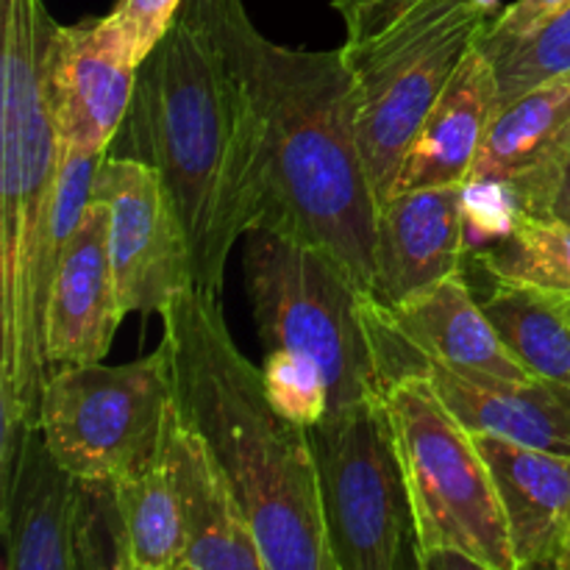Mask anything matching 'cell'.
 Here are the masks:
<instances>
[{"mask_svg": "<svg viewBox=\"0 0 570 570\" xmlns=\"http://www.w3.org/2000/svg\"><path fill=\"white\" fill-rule=\"evenodd\" d=\"M161 323L178 417L237 490L265 570H337L306 429L273 406L262 367L237 348L217 298L184 289Z\"/></svg>", "mask_w": 570, "mask_h": 570, "instance_id": "3957f363", "label": "cell"}, {"mask_svg": "<svg viewBox=\"0 0 570 570\" xmlns=\"http://www.w3.org/2000/svg\"><path fill=\"white\" fill-rule=\"evenodd\" d=\"M499 104L495 67L476 45L412 137L390 195L465 184L482 154Z\"/></svg>", "mask_w": 570, "mask_h": 570, "instance_id": "d6986e66", "label": "cell"}, {"mask_svg": "<svg viewBox=\"0 0 570 570\" xmlns=\"http://www.w3.org/2000/svg\"><path fill=\"white\" fill-rule=\"evenodd\" d=\"M465 184L395 193L379 204L371 298L395 306L465 273Z\"/></svg>", "mask_w": 570, "mask_h": 570, "instance_id": "9a60e30c", "label": "cell"}, {"mask_svg": "<svg viewBox=\"0 0 570 570\" xmlns=\"http://www.w3.org/2000/svg\"><path fill=\"white\" fill-rule=\"evenodd\" d=\"M554 568H570V512L566 518V527H562V540H560V551H557Z\"/></svg>", "mask_w": 570, "mask_h": 570, "instance_id": "f1b7e54d", "label": "cell"}, {"mask_svg": "<svg viewBox=\"0 0 570 570\" xmlns=\"http://www.w3.org/2000/svg\"><path fill=\"white\" fill-rule=\"evenodd\" d=\"M493 471L518 570L554 568L570 512V456L476 434Z\"/></svg>", "mask_w": 570, "mask_h": 570, "instance_id": "ffe728a7", "label": "cell"}, {"mask_svg": "<svg viewBox=\"0 0 570 570\" xmlns=\"http://www.w3.org/2000/svg\"><path fill=\"white\" fill-rule=\"evenodd\" d=\"M3 6V156H0V438L37 426L50 376L45 351L61 137L48 95L59 22L42 0Z\"/></svg>", "mask_w": 570, "mask_h": 570, "instance_id": "277c9868", "label": "cell"}, {"mask_svg": "<svg viewBox=\"0 0 570 570\" xmlns=\"http://www.w3.org/2000/svg\"><path fill=\"white\" fill-rule=\"evenodd\" d=\"M262 376H265L273 406L287 421L306 429L332 412L326 376H323L315 362L289 354V351H265Z\"/></svg>", "mask_w": 570, "mask_h": 570, "instance_id": "d4e9b609", "label": "cell"}, {"mask_svg": "<svg viewBox=\"0 0 570 570\" xmlns=\"http://www.w3.org/2000/svg\"><path fill=\"white\" fill-rule=\"evenodd\" d=\"M415 507L421 560L454 549L482 570H518L493 471L423 373L395 379L384 393Z\"/></svg>", "mask_w": 570, "mask_h": 570, "instance_id": "ba28073f", "label": "cell"}, {"mask_svg": "<svg viewBox=\"0 0 570 570\" xmlns=\"http://www.w3.org/2000/svg\"><path fill=\"white\" fill-rule=\"evenodd\" d=\"M554 215H560V217H566V220H570V195H566V193H560L557 195V200H554Z\"/></svg>", "mask_w": 570, "mask_h": 570, "instance_id": "f546056e", "label": "cell"}, {"mask_svg": "<svg viewBox=\"0 0 570 570\" xmlns=\"http://www.w3.org/2000/svg\"><path fill=\"white\" fill-rule=\"evenodd\" d=\"M106 154L159 173L187 232L195 289L220 298L228 256L265 217V128L243 72L195 0L137 70Z\"/></svg>", "mask_w": 570, "mask_h": 570, "instance_id": "6da1fadb", "label": "cell"}, {"mask_svg": "<svg viewBox=\"0 0 570 570\" xmlns=\"http://www.w3.org/2000/svg\"><path fill=\"white\" fill-rule=\"evenodd\" d=\"M499 78V106L570 72V0L523 37L484 50Z\"/></svg>", "mask_w": 570, "mask_h": 570, "instance_id": "cb8c5ba5", "label": "cell"}, {"mask_svg": "<svg viewBox=\"0 0 570 570\" xmlns=\"http://www.w3.org/2000/svg\"><path fill=\"white\" fill-rule=\"evenodd\" d=\"M337 570H421L410 482L384 395L306 426Z\"/></svg>", "mask_w": 570, "mask_h": 570, "instance_id": "52a82bcc", "label": "cell"}, {"mask_svg": "<svg viewBox=\"0 0 570 570\" xmlns=\"http://www.w3.org/2000/svg\"><path fill=\"white\" fill-rule=\"evenodd\" d=\"M243 276L262 348L315 362L326 376L332 412L387 393L367 321L371 295L337 256L256 226L245 234Z\"/></svg>", "mask_w": 570, "mask_h": 570, "instance_id": "5b68a950", "label": "cell"}, {"mask_svg": "<svg viewBox=\"0 0 570 570\" xmlns=\"http://www.w3.org/2000/svg\"><path fill=\"white\" fill-rule=\"evenodd\" d=\"M570 165V72L499 106L465 181L468 200L499 204V234L518 215H549Z\"/></svg>", "mask_w": 570, "mask_h": 570, "instance_id": "7c38bea8", "label": "cell"}, {"mask_svg": "<svg viewBox=\"0 0 570 570\" xmlns=\"http://www.w3.org/2000/svg\"><path fill=\"white\" fill-rule=\"evenodd\" d=\"M490 323L532 376L570 387V301L518 284H495L482 301Z\"/></svg>", "mask_w": 570, "mask_h": 570, "instance_id": "44dd1931", "label": "cell"}, {"mask_svg": "<svg viewBox=\"0 0 570 570\" xmlns=\"http://www.w3.org/2000/svg\"><path fill=\"white\" fill-rule=\"evenodd\" d=\"M560 193L570 195V165H568V170H566V178H562V189H560Z\"/></svg>", "mask_w": 570, "mask_h": 570, "instance_id": "4dcf8cb0", "label": "cell"}, {"mask_svg": "<svg viewBox=\"0 0 570 570\" xmlns=\"http://www.w3.org/2000/svg\"><path fill=\"white\" fill-rule=\"evenodd\" d=\"M115 267L109 254V209L100 198L83 212L67 239L45 309V351L50 371L61 365L104 362L122 323Z\"/></svg>", "mask_w": 570, "mask_h": 570, "instance_id": "2e32d148", "label": "cell"}, {"mask_svg": "<svg viewBox=\"0 0 570 570\" xmlns=\"http://www.w3.org/2000/svg\"><path fill=\"white\" fill-rule=\"evenodd\" d=\"M184 3L187 0H117L106 20L117 28L134 61L142 65L178 20Z\"/></svg>", "mask_w": 570, "mask_h": 570, "instance_id": "484cf974", "label": "cell"}, {"mask_svg": "<svg viewBox=\"0 0 570 570\" xmlns=\"http://www.w3.org/2000/svg\"><path fill=\"white\" fill-rule=\"evenodd\" d=\"M0 527L6 570H131L117 482L67 471L39 423L0 438Z\"/></svg>", "mask_w": 570, "mask_h": 570, "instance_id": "9c48e42d", "label": "cell"}, {"mask_svg": "<svg viewBox=\"0 0 570 570\" xmlns=\"http://www.w3.org/2000/svg\"><path fill=\"white\" fill-rule=\"evenodd\" d=\"M566 3L568 0H515V3L507 6L501 14H495L493 20H490L488 31L479 39V48L495 50L501 48V45L512 42V39L523 37V33L532 31L534 26H540L546 17H551Z\"/></svg>", "mask_w": 570, "mask_h": 570, "instance_id": "83f0119b", "label": "cell"}, {"mask_svg": "<svg viewBox=\"0 0 570 570\" xmlns=\"http://www.w3.org/2000/svg\"><path fill=\"white\" fill-rule=\"evenodd\" d=\"M367 321L387 387L429 362L493 376H532L499 337L484 306L473 298L465 273L395 306L367 298Z\"/></svg>", "mask_w": 570, "mask_h": 570, "instance_id": "4fadbf2b", "label": "cell"}, {"mask_svg": "<svg viewBox=\"0 0 570 570\" xmlns=\"http://www.w3.org/2000/svg\"><path fill=\"white\" fill-rule=\"evenodd\" d=\"M137 70L131 50L106 14L56 28L48 95L61 145L106 154L131 106Z\"/></svg>", "mask_w": 570, "mask_h": 570, "instance_id": "5bb4252c", "label": "cell"}, {"mask_svg": "<svg viewBox=\"0 0 570 570\" xmlns=\"http://www.w3.org/2000/svg\"><path fill=\"white\" fill-rule=\"evenodd\" d=\"M415 373L434 384L451 415L471 434L570 456V387L538 376H493L432 362Z\"/></svg>", "mask_w": 570, "mask_h": 570, "instance_id": "ac0fdd59", "label": "cell"}, {"mask_svg": "<svg viewBox=\"0 0 570 570\" xmlns=\"http://www.w3.org/2000/svg\"><path fill=\"white\" fill-rule=\"evenodd\" d=\"M479 262L495 284L534 287L570 301V220L554 212H523L482 245Z\"/></svg>", "mask_w": 570, "mask_h": 570, "instance_id": "603a6c76", "label": "cell"}, {"mask_svg": "<svg viewBox=\"0 0 570 570\" xmlns=\"http://www.w3.org/2000/svg\"><path fill=\"white\" fill-rule=\"evenodd\" d=\"M167 454L178 488L184 554L178 570H265L254 523L204 440L181 423L173 401Z\"/></svg>", "mask_w": 570, "mask_h": 570, "instance_id": "e0dca14e", "label": "cell"}, {"mask_svg": "<svg viewBox=\"0 0 570 570\" xmlns=\"http://www.w3.org/2000/svg\"><path fill=\"white\" fill-rule=\"evenodd\" d=\"M243 72L265 128V217L337 256L373 293L379 195L356 134L354 81L340 50L271 42L243 0H195Z\"/></svg>", "mask_w": 570, "mask_h": 570, "instance_id": "7a4b0ae2", "label": "cell"}, {"mask_svg": "<svg viewBox=\"0 0 570 570\" xmlns=\"http://www.w3.org/2000/svg\"><path fill=\"white\" fill-rule=\"evenodd\" d=\"M95 198L109 209V254L126 315H154L195 287L187 232L159 173L139 159L106 154Z\"/></svg>", "mask_w": 570, "mask_h": 570, "instance_id": "8fae6325", "label": "cell"}, {"mask_svg": "<svg viewBox=\"0 0 570 570\" xmlns=\"http://www.w3.org/2000/svg\"><path fill=\"white\" fill-rule=\"evenodd\" d=\"M490 26L488 0H421L379 37L343 45L356 134L379 204L429 111Z\"/></svg>", "mask_w": 570, "mask_h": 570, "instance_id": "8992f818", "label": "cell"}, {"mask_svg": "<svg viewBox=\"0 0 570 570\" xmlns=\"http://www.w3.org/2000/svg\"><path fill=\"white\" fill-rule=\"evenodd\" d=\"M421 0H332L337 14L343 17L348 45L367 42V39L379 37L387 31L390 26L410 14Z\"/></svg>", "mask_w": 570, "mask_h": 570, "instance_id": "4316f807", "label": "cell"}, {"mask_svg": "<svg viewBox=\"0 0 570 570\" xmlns=\"http://www.w3.org/2000/svg\"><path fill=\"white\" fill-rule=\"evenodd\" d=\"M117 493H120L122 527H126L128 568L178 570L184 554V523L170 454H167V429L156 460L142 471L120 479Z\"/></svg>", "mask_w": 570, "mask_h": 570, "instance_id": "7402d4cb", "label": "cell"}, {"mask_svg": "<svg viewBox=\"0 0 570 570\" xmlns=\"http://www.w3.org/2000/svg\"><path fill=\"white\" fill-rule=\"evenodd\" d=\"M173 412L170 351L126 365H61L45 384L39 429L56 460L83 479H120L156 460Z\"/></svg>", "mask_w": 570, "mask_h": 570, "instance_id": "30bf717a", "label": "cell"}]
</instances>
